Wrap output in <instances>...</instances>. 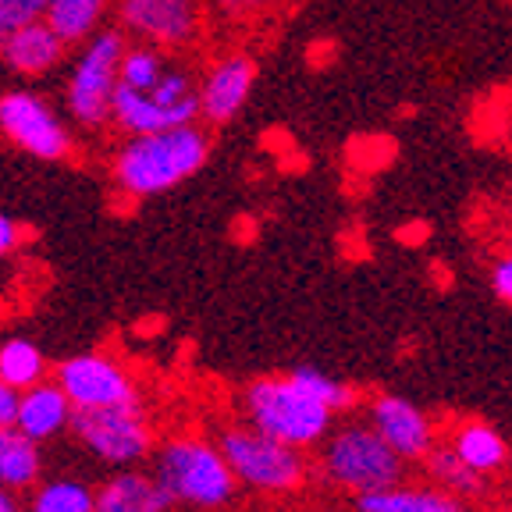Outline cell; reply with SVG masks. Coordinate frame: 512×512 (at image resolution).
<instances>
[{
    "mask_svg": "<svg viewBox=\"0 0 512 512\" xmlns=\"http://www.w3.org/2000/svg\"><path fill=\"white\" fill-rule=\"evenodd\" d=\"M352 402V388H345L338 377L317 367H296L288 374L256 377L242 392V413L246 427L264 438L306 452L328 438L335 416Z\"/></svg>",
    "mask_w": 512,
    "mask_h": 512,
    "instance_id": "6da1fadb",
    "label": "cell"
},
{
    "mask_svg": "<svg viewBox=\"0 0 512 512\" xmlns=\"http://www.w3.org/2000/svg\"><path fill=\"white\" fill-rule=\"evenodd\" d=\"M210 153L214 139L200 121L150 136H121L107 160V175L118 196H125L128 203H143L196 178L207 168Z\"/></svg>",
    "mask_w": 512,
    "mask_h": 512,
    "instance_id": "7a4b0ae2",
    "label": "cell"
},
{
    "mask_svg": "<svg viewBox=\"0 0 512 512\" xmlns=\"http://www.w3.org/2000/svg\"><path fill=\"white\" fill-rule=\"evenodd\" d=\"M153 480L185 509L214 512L235 498V473L221 456V445L203 434H175L153 445Z\"/></svg>",
    "mask_w": 512,
    "mask_h": 512,
    "instance_id": "3957f363",
    "label": "cell"
},
{
    "mask_svg": "<svg viewBox=\"0 0 512 512\" xmlns=\"http://www.w3.org/2000/svg\"><path fill=\"white\" fill-rule=\"evenodd\" d=\"M128 40L121 29H100L86 43H79V54L72 57L68 79H64V118L79 132H104L111 125V100L118 89V64Z\"/></svg>",
    "mask_w": 512,
    "mask_h": 512,
    "instance_id": "277c9868",
    "label": "cell"
},
{
    "mask_svg": "<svg viewBox=\"0 0 512 512\" xmlns=\"http://www.w3.org/2000/svg\"><path fill=\"white\" fill-rule=\"evenodd\" d=\"M320 466L335 488L356 498L402 484V459L384 445L370 424L331 427L320 452Z\"/></svg>",
    "mask_w": 512,
    "mask_h": 512,
    "instance_id": "5b68a950",
    "label": "cell"
},
{
    "mask_svg": "<svg viewBox=\"0 0 512 512\" xmlns=\"http://www.w3.org/2000/svg\"><path fill=\"white\" fill-rule=\"evenodd\" d=\"M0 139L43 164H64L75 157L72 121L29 86L0 89Z\"/></svg>",
    "mask_w": 512,
    "mask_h": 512,
    "instance_id": "8992f818",
    "label": "cell"
},
{
    "mask_svg": "<svg viewBox=\"0 0 512 512\" xmlns=\"http://www.w3.org/2000/svg\"><path fill=\"white\" fill-rule=\"evenodd\" d=\"M217 445L232 466L235 484L260 491V495H292L310 477V463L299 448L264 438L253 427H228V431H221Z\"/></svg>",
    "mask_w": 512,
    "mask_h": 512,
    "instance_id": "52a82bcc",
    "label": "cell"
},
{
    "mask_svg": "<svg viewBox=\"0 0 512 512\" xmlns=\"http://www.w3.org/2000/svg\"><path fill=\"white\" fill-rule=\"evenodd\" d=\"M75 441L107 470L143 466L153 452V427L143 402H128L114 409H82L72 416Z\"/></svg>",
    "mask_w": 512,
    "mask_h": 512,
    "instance_id": "ba28073f",
    "label": "cell"
},
{
    "mask_svg": "<svg viewBox=\"0 0 512 512\" xmlns=\"http://www.w3.org/2000/svg\"><path fill=\"white\" fill-rule=\"evenodd\" d=\"M54 384L72 402L75 413L82 409H114L139 399V384L132 370L107 352H75L54 367Z\"/></svg>",
    "mask_w": 512,
    "mask_h": 512,
    "instance_id": "9c48e42d",
    "label": "cell"
},
{
    "mask_svg": "<svg viewBox=\"0 0 512 512\" xmlns=\"http://www.w3.org/2000/svg\"><path fill=\"white\" fill-rule=\"evenodd\" d=\"M125 40L157 50H185L203 36L200 0H114Z\"/></svg>",
    "mask_w": 512,
    "mask_h": 512,
    "instance_id": "30bf717a",
    "label": "cell"
},
{
    "mask_svg": "<svg viewBox=\"0 0 512 512\" xmlns=\"http://www.w3.org/2000/svg\"><path fill=\"white\" fill-rule=\"evenodd\" d=\"M256 61L246 50L221 54L207 72L196 79V100H200V121L207 125H228L242 114L256 86Z\"/></svg>",
    "mask_w": 512,
    "mask_h": 512,
    "instance_id": "8fae6325",
    "label": "cell"
},
{
    "mask_svg": "<svg viewBox=\"0 0 512 512\" xmlns=\"http://www.w3.org/2000/svg\"><path fill=\"white\" fill-rule=\"evenodd\" d=\"M370 427L381 434V441L402 463L427 459V452L434 448V427L427 413L402 395H377L370 402Z\"/></svg>",
    "mask_w": 512,
    "mask_h": 512,
    "instance_id": "7c38bea8",
    "label": "cell"
},
{
    "mask_svg": "<svg viewBox=\"0 0 512 512\" xmlns=\"http://www.w3.org/2000/svg\"><path fill=\"white\" fill-rule=\"evenodd\" d=\"M68 50L72 47L40 18V22H29L4 36V43H0V64L15 79L36 82V79H47L50 72H57L64 64V57H68Z\"/></svg>",
    "mask_w": 512,
    "mask_h": 512,
    "instance_id": "4fadbf2b",
    "label": "cell"
},
{
    "mask_svg": "<svg viewBox=\"0 0 512 512\" xmlns=\"http://www.w3.org/2000/svg\"><path fill=\"white\" fill-rule=\"evenodd\" d=\"M72 402L64 399V392L54 384V377L32 384L25 392H18V409H15V427L32 438L36 445L57 441L61 434L72 431Z\"/></svg>",
    "mask_w": 512,
    "mask_h": 512,
    "instance_id": "5bb4252c",
    "label": "cell"
},
{
    "mask_svg": "<svg viewBox=\"0 0 512 512\" xmlns=\"http://www.w3.org/2000/svg\"><path fill=\"white\" fill-rule=\"evenodd\" d=\"M93 512H175V502L150 470L132 466V470H111V477L96 484Z\"/></svg>",
    "mask_w": 512,
    "mask_h": 512,
    "instance_id": "9a60e30c",
    "label": "cell"
},
{
    "mask_svg": "<svg viewBox=\"0 0 512 512\" xmlns=\"http://www.w3.org/2000/svg\"><path fill=\"white\" fill-rule=\"evenodd\" d=\"M43 480V445L25 438L18 427H0V488L29 495Z\"/></svg>",
    "mask_w": 512,
    "mask_h": 512,
    "instance_id": "2e32d148",
    "label": "cell"
},
{
    "mask_svg": "<svg viewBox=\"0 0 512 512\" xmlns=\"http://www.w3.org/2000/svg\"><path fill=\"white\" fill-rule=\"evenodd\" d=\"M111 11H114V0H47L43 22H47L68 47H79L93 32L107 29V15H111Z\"/></svg>",
    "mask_w": 512,
    "mask_h": 512,
    "instance_id": "e0dca14e",
    "label": "cell"
},
{
    "mask_svg": "<svg viewBox=\"0 0 512 512\" xmlns=\"http://www.w3.org/2000/svg\"><path fill=\"white\" fill-rule=\"evenodd\" d=\"M356 509L360 512H463L456 495H445L438 488H406V484H395V488L374 491V495L356 498Z\"/></svg>",
    "mask_w": 512,
    "mask_h": 512,
    "instance_id": "ac0fdd59",
    "label": "cell"
},
{
    "mask_svg": "<svg viewBox=\"0 0 512 512\" xmlns=\"http://www.w3.org/2000/svg\"><path fill=\"white\" fill-rule=\"evenodd\" d=\"M448 448H452V452H456V456L463 459L473 473H480V477H484V473L502 470L505 459H509V445H505V438L488 424H463Z\"/></svg>",
    "mask_w": 512,
    "mask_h": 512,
    "instance_id": "d6986e66",
    "label": "cell"
},
{
    "mask_svg": "<svg viewBox=\"0 0 512 512\" xmlns=\"http://www.w3.org/2000/svg\"><path fill=\"white\" fill-rule=\"evenodd\" d=\"M50 377V363L43 356V349L32 338H4L0 342V381L15 388V392H25L32 384H40Z\"/></svg>",
    "mask_w": 512,
    "mask_h": 512,
    "instance_id": "ffe728a7",
    "label": "cell"
},
{
    "mask_svg": "<svg viewBox=\"0 0 512 512\" xmlns=\"http://www.w3.org/2000/svg\"><path fill=\"white\" fill-rule=\"evenodd\" d=\"M25 512H93V484L82 477H50L29 491Z\"/></svg>",
    "mask_w": 512,
    "mask_h": 512,
    "instance_id": "44dd1931",
    "label": "cell"
},
{
    "mask_svg": "<svg viewBox=\"0 0 512 512\" xmlns=\"http://www.w3.org/2000/svg\"><path fill=\"white\" fill-rule=\"evenodd\" d=\"M168 54L157 47H146V43H132L128 40L125 54H121L118 64V86L136 89V93H146V89L157 86V79L168 72Z\"/></svg>",
    "mask_w": 512,
    "mask_h": 512,
    "instance_id": "7402d4cb",
    "label": "cell"
},
{
    "mask_svg": "<svg viewBox=\"0 0 512 512\" xmlns=\"http://www.w3.org/2000/svg\"><path fill=\"white\" fill-rule=\"evenodd\" d=\"M427 470H431L438 491H445V495H480L484 491V477L473 473L452 448H431Z\"/></svg>",
    "mask_w": 512,
    "mask_h": 512,
    "instance_id": "603a6c76",
    "label": "cell"
},
{
    "mask_svg": "<svg viewBox=\"0 0 512 512\" xmlns=\"http://www.w3.org/2000/svg\"><path fill=\"white\" fill-rule=\"evenodd\" d=\"M47 11V0H0V43L4 36L29 22H40Z\"/></svg>",
    "mask_w": 512,
    "mask_h": 512,
    "instance_id": "cb8c5ba5",
    "label": "cell"
},
{
    "mask_svg": "<svg viewBox=\"0 0 512 512\" xmlns=\"http://www.w3.org/2000/svg\"><path fill=\"white\" fill-rule=\"evenodd\" d=\"M281 0H214V8L232 22H246V18H260L271 8H278Z\"/></svg>",
    "mask_w": 512,
    "mask_h": 512,
    "instance_id": "d4e9b609",
    "label": "cell"
},
{
    "mask_svg": "<svg viewBox=\"0 0 512 512\" xmlns=\"http://www.w3.org/2000/svg\"><path fill=\"white\" fill-rule=\"evenodd\" d=\"M25 242V228L15 221L11 214H0V260H8L22 249Z\"/></svg>",
    "mask_w": 512,
    "mask_h": 512,
    "instance_id": "484cf974",
    "label": "cell"
},
{
    "mask_svg": "<svg viewBox=\"0 0 512 512\" xmlns=\"http://www.w3.org/2000/svg\"><path fill=\"white\" fill-rule=\"evenodd\" d=\"M491 292H495L502 303L512 306V249L491 267Z\"/></svg>",
    "mask_w": 512,
    "mask_h": 512,
    "instance_id": "4316f807",
    "label": "cell"
},
{
    "mask_svg": "<svg viewBox=\"0 0 512 512\" xmlns=\"http://www.w3.org/2000/svg\"><path fill=\"white\" fill-rule=\"evenodd\" d=\"M15 409H18V392L0 381V427H15Z\"/></svg>",
    "mask_w": 512,
    "mask_h": 512,
    "instance_id": "83f0119b",
    "label": "cell"
},
{
    "mask_svg": "<svg viewBox=\"0 0 512 512\" xmlns=\"http://www.w3.org/2000/svg\"><path fill=\"white\" fill-rule=\"evenodd\" d=\"M0 512H25L22 498H18V495H11V491H4V488H0Z\"/></svg>",
    "mask_w": 512,
    "mask_h": 512,
    "instance_id": "f1b7e54d",
    "label": "cell"
}]
</instances>
